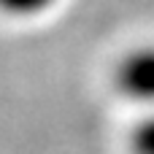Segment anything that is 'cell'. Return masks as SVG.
<instances>
[{"mask_svg": "<svg viewBox=\"0 0 154 154\" xmlns=\"http://www.w3.org/2000/svg\"><path fill=\"white\" fill-rule=\"evenodd\" d=\"M114 87L130 103L154 108V43L133 46L116 60Z\"/></svg>", "mask_w": 154, "mask_h": 154, "instance_id": "1", "label": "cell"}, {"mask_svg": "<svg viewBox=\"0 0 154 154\" xmlns=\"http://www.w3.org/2000/svg\"><path fill=\"white\" fill-rule=\"evenodd\" d=\"M57 0H0V14L8 19H35L54 8Z\"/></svg>", "mask_w": 154, "mask_h": 154, "instance_id": "2", "label": "cell"}, {"mask_svg": "<svg viewBox=\"0 0 154 154\" xmlns=\"http://www.w3.org/2000/svg\"><path fill=\"white\" fill-rule=\"evenodd\" d=\"M130 154H154V114L133 127V133H130Z\"/></svg>", "mask_w": 154, "mask_h": 154, "instance_id": "3", "label": "cell"}]
</instances>
